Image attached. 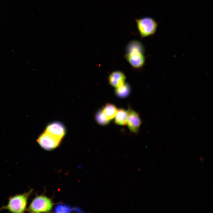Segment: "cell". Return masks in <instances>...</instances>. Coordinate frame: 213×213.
Instances as JSON below:
<instances>
[{"label":"cell","instance_id":"cell-8","mask_svg":"<svg viewBox=\"0 0 213 213\" xmlns=\"http://www.w3.org/2000/svg\"><path fill=\"white\" fill-rule=\"evenodd\" d=\"M126 79L125 74L119 71L112 72L109 75L108 78L109 83L115 88L123 85L125 82Z\"/></svg>","mask_w":213,"mask_h":213},{"label":"cell","instance_id":"cell-4","mask_svg":"<svg viewBox=\"0 0 213 213\" xmlns=\"http://www.w3.org/2000/svg\"><path fill=\"white\" fill-rule=\"evenodd\" d=\"M138 30L142 38L153 35L158 23L152 17H145L135 19Z\"/></svg>","mask_w":213,"mask_h":213},{"label":"cell","instance_id":"cell-13","mask_svg":"<svg viewBox=\"0 0 213 213\" xmlns=\"http://www.w3.org/2000/svg\"><path fill=\"white\" fill-rule=\"evenodd\" d=\"M73 211H79L75 208H73L67 205L60 204L57 205L55 207L54 211L57 213L70 212Z\"/></svg>","mask_w":213,"mask_h":213},{"label":"cell","instance_id":"cell-1","mask_svg":"<svg viewBox=\"0 0 213 213\" xmlns=\"http://www.w3.org/2000/svg\"><path fill=\"white\" fill-rule=\"evenodd\" d=\"M144 48L139 41L134 40L130 41L127 45L125 57L128 63L135 69H140L143 66L145 62Z\"/></svg>","mask_w":213,"mask_h":213},{"label":"cell","instance_id":"cell-5","mask_svg":"<svg viewBox=\"0 0 213 213\" xmlns=\"http://www.w3.org/2000/svg\"><path fill=\"white\" fill-rule=\"evenodd\" d=\"M62 140L44 131L40 135L37 140L40 146L43 149L50 151L58 147Z\"/></svg>","mask_w":213,"mask_h":213},{"label":"cell","instance_id":"cell-6","mask_svg":"<svg viewBox=\"0 0 213 213\" xmlns=\"http://www.w3.org/2000/svg\"><path fill=\"white\" fill-rule=\"evenodd\" d=\"M127 111L126 124L133 133H137L141 124V120L139 115L136 111L129 109Z\"/></svg>","mask_w":213,"mask_h":213},{"label":"cell","instance_id":"cell-7","mask_svg":"<svg viewBox=\"0 0 213 213\" xmlns=\"http://www.w3.org/2000/svg\"><path fill=\"white\" fill-rule=\"evenodd\" d=\"M44 131L61 140L66 133V129L64 125L58 121L52 122L49 124Z\"/></svg>","mask_w":213,"mask_h":213},{"label":"cell","instance_id":"cell-3","mask_svg":"<svg viewBox=\"0 0 213 213\" xmlns=\"http://www.w3.org/2000/svg\"><path fill=\"white\" fill-rule=\"evenodd\" d=\"M54 205L51 199L43 195L36 196L32 200L26 210L30 213L48 212Z\"/></svg>","mask_w":213,"mask_h":213},{"label":"cell","instance_id":"cell-11","mask_svg":"<svg viewBox=\"0 0 213 213\" xmlns=\"http://www.w3.org/2000/svg\"><path fill=\"white\" fill-rule=\"evenodd\" d=\"M102 109L106 118L110 121L114 118L118 110L114 105L109 103L106 104Z\"/></svg>","mask_w":213,"mask_h":213},{"label":"cell","instance_id":"cell-12","mask_svg":"<svg viewBox=\"0 0 213 213\" xmlns=\"http://www.w3.org/2000/svg\"><path fill=\"white\" fill-rule=\"evenodd\" d=\"M95 118L97 122L101 125H106L110 121L106 118L102 109L97 112L95 115Z\"/></svg>","mask_w":213,"mask_h":213},{"label":"cell","instance_id":"cell-2","mask_svg":"<svg viewBox=\"0 0 213 213\" xmlns=\"http://www.w3.org/2000/svg\"><path fill=\"white\" fill-rule=\"evenodd\" d=\"M33 189L25 193L11 196L7 205L2 206L0 210H7L14 213H23L26 210L28 201Z\"/></svg>","mask_w":213,"mask_h":213},{"label":"cell","instance_id":"cell-10","mask_svg":"<svg viewBox=\"0 0 213 213\" xmlns=\"http://www.w3.org/2000/svg\"><path fill=\"white\" fill-rule=\"evenodd\" d=\"M127 111L123 109L117 110L114 118L115 123L119 125H124L126 124Z\"/></svg>","mask_w":213,"mask_h":213},{"label":"cell","instance_id":"cell-9","mask_svg":"<svg viewBox=\"0 0 213 213\" xmlns=\"http://www.w3.org/2000/svg\"><path fill=\"white\" fill-rule=\"evenodd\" d=\"M131 88L130 85L125 82L121 86L115 88L114 93L117 96L121 98L128 97L130 94Z\"/></svg>","mask_w":213,"mask_h":213}]
</instances>
